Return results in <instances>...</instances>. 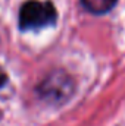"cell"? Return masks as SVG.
Wrapping results in <instances>:
<instances>
[{
  "label": "cell",
  "mask_w": 125,
  "mask_h": 126,
  "mask_svg": "<svg viewBox=\"0 0 125 126\" xmlns=\"http://www.w3.org/2000/svg\"><path fill=\"white\" fill-rule=\"evenodd\" d=\"M58 21V10L52 1L28 0L25 1L18 15V25L21 31H38L53 27Z\"/></svg>",
  "instance_id": "6da1fadb"
},
{
  "label": "cell",
  "mask_w": 125,
  "mask_h": 126,
  "mask_svg": "<svg viewBox=\"0 0 125 126\" xmlns=\"http://www.w3.org/2000/svg\"><path fill=\"white\" fill-rule=\"evenodd\" d=\"M38 90L44 98L50 100L52 103H63L74 93V84L66 73H52L38 87Z\"/></svg>",
  "instance_id": "7a4b0ae2"
},
{
  "label": "cell",
  "mask_w": 125,
  "mask_h": 126,
  "mask_svg": "<svg viewBox=\"0 0 125 126\" xmlns=\"http://www.w3.org/2000/svg\"><path fill=\"white\" fill-rule=\"evenodd\" d=\"M118 0H81L83 6L94 15H103L107 13L115 7Z\"/></svg>",
  "instance_id": "3957f363"
},
{
  "label": "cell",
  "mask_w": 125,
  "mask_h": 126,
  "mask_svg": "<svg viewBox=\"0 0 125 126\" xmlns=\"http://www.w3.org/2000/svg\"><path fill=\"white\" fill-rule=\"evenodd\" d=\"M6 82H7V75H6V72L0 67V88H1Z\"/></svg>",
  "instance_id": "277c9868"
}]
</instances>
